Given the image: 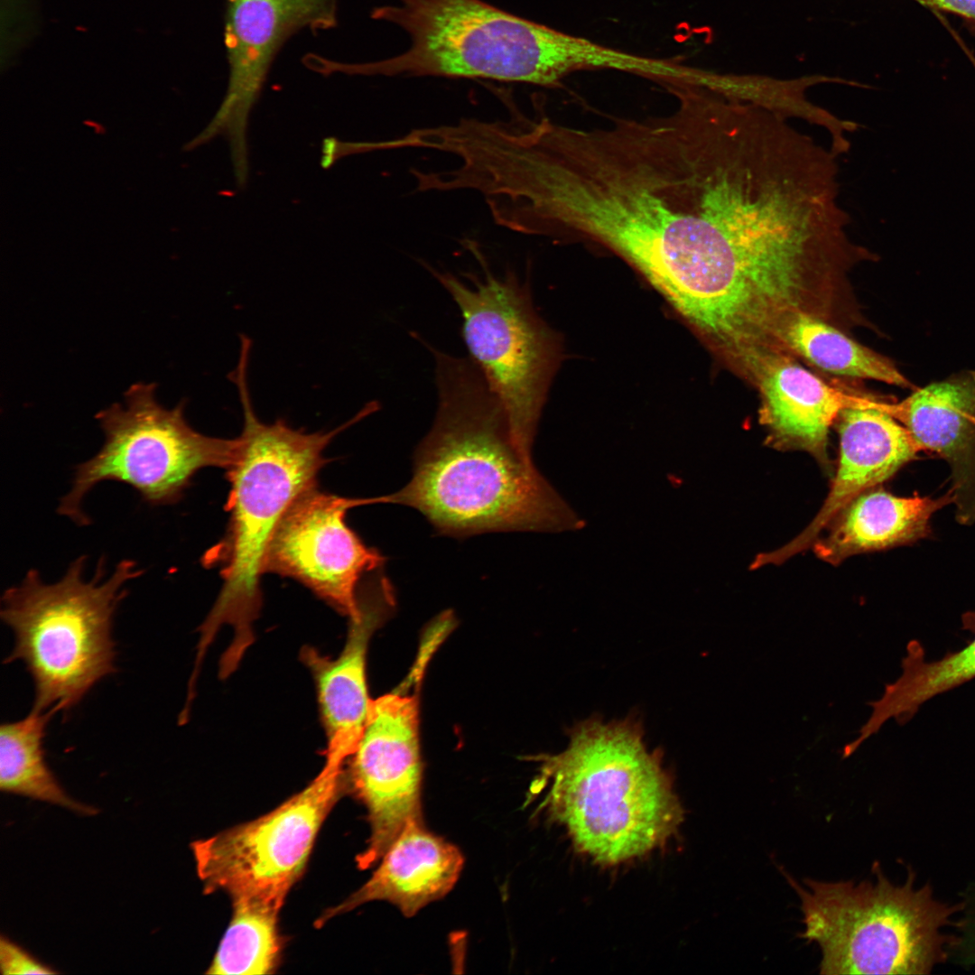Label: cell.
Wrapping results in <instances>:
<instances>
[{
	"mask_svg": "<svg viewBox=\"0 0 975 975\" xmlns=\"http://www.w3.org/2000/svg\"><path fill=\"white\" fill-rule=\"evenodd\" d=\"M877 881H804L785 874L801 899V937L817 943L820 973L924 974L943 961V933L959 910L937 900L928 886L889 881L878 866Z\"/></svg>",
	"mask_w": 975,
	"mask_h": 975,
	"instance_id": "52a82bcc",
	"label": "cell"
},
{
	"mask_svg": "<svg viewBox=\"0 0 975 975\" xmlns=\"http://www.w3.org/2000/svg\"><path fill=\"white\" fill-rule=\"evenodd\" d=\"M416 696L370 700L366 725L350 758L348 783L367 812L370 834L358 867L377 864L408 825L423 822Z\"/></svg>",
	"mask_w": 975,
	"mask_h": 975,
	"instance_id": "8fae6325",
	"label": "cell"
},
{
	"mask_svg": "<svg viewBox=\"0 0 975 975\" xmlns=\"http://www.w3.org/2000/svg\"><path fill=\"white\" fill-rule=\"evenodd\" d=\"M568 747L543 755L539 789L548 816L562 825L577 850L615 865L664 845L682 821V808L663 752L649 751L634 716L576 724Z\"/></svg>",
	"mask_w": 975,
	"mask_h": 975,
	"instance_id": "3957f363",
	"label": "cell"
},
{
	"mask_svg": "<svg viewBox=\"0 0 975 975\" xmlns=\"http://www.w3.org/2000/svg\"><path fill=\"white\" fill-rule=\"evenodd\" d=\"M754 384L768 442L778 449L806 450L823 464L831 425L843 409L866 402L832 388L785 354L764 365Z\"/></svg>",
	"mask_w": 975,
	"mask_h": 975,
	"instance_id": "ac0fdd59",
	"label": "cell"
},
{
	"mask_svg": "<svg viewBox=\"0 0 975 975\" xmlns=\"http://www.w3.org/2000/svg\"><path fill=\"white\" fill-rule=\"evenodd\" d=\"M55 713L32 709L19 720L0 728V789L67 808L82 815L98 809L69 795L47 764L44 738Z\"/></svg>",
	"mask_w": 975,
	"mask_h": 975,
	"instance_id": "7402d4cb",
	"label": "cell"
},
{
	"mask_svg": "<svg viewBox=\"0 0 975 975\" xmlns=\"http://www.w3.org/2000/svg\"><path fill=\"white\" fill-rule=\"evenodd\" d=\"M86 559H75L53 583L31 569L3 594L0 616L14 638L5 663L24 664L33 683L34 710L66 712L116 672L113 618L127 595L124 585L144 571L125 559L104 580L102 556L87 581Z\"/></svg>",
	"mask_w": 975,
	"mask_h": 975,
	"instance_id": "8992f818",
	"label": "cell"
},
{
	"mask_svg": "<svg viewBox=\"0 0 975 975\" xmlns=\"http://www.w3.org/2000/svg\"><path fill=\"white\" fill-rule=\"evenodd\" d=\"M665 116L580 128L522 115L492 152L493 221L613 252L687 321L720 297L748 231L734 100L684 81Z\"/></svg>",
	"mask_w": 975,
	"mask_h": 975,
	"instance_id": "6da1fadb",
	"label": "cell"
},
{
	"mask_svg": "<svg viewBox=\"0 0 975 975\" xmlns=\"http://www.w3.org/2000/svg\"><path fill=\"white\" fill-rule=\"evenodd\" d=\"M154 383H136L96 415L105 441L91 459L75 469L72 487L60 499L58 514L79 526L91 519L82 501L98 483L113 480L132 487L150 506L178 502L193 476L207 467L226 470L237 452V438L204 435L184 416V404L168 409L155 398Z\"/></svg>",
	"mask_w": 975,
	"mask_h": 975,
	"instance_id": "ba28073f",
	"label": "cell"
},
{
	"mask_svg": "<svg viewBox=\"0 0 975 975\" xmlns=\"http://www.w3.org/2000/svg\"><path fill=\"white\" fill-rule=\"evenodd\" d=\"M469 248L483 271L481 276L467 274L472 286L427 267L459 306L469 358L501 403L516 446L531 457L555 362L553 339L515 274L497 277L477 246L469 242Z\"/></svg>",
	"mask_w": 975,
	"mask_h": 975,
	"instance_id": "9c48e42d",
	"label": "cell"
},
{
	"mask_svg": "<svg viewBox=\"0 0 975 975\" xmlns=\"http://www.w3.org/2000/svg\"><path fill=\"white\" fill-rule=\"evenodd\" d=\"M888 412L919 450L942 457L952 469L953 502L962 524L975 520V371L964 370L913 393Z\"/></svg>",
	"mask_w": 975,
	"mask_h": 975,
	"instance_id": "2e32d148",
	"label": "cell"
},
{
	"mask_svg": "<svg viewBox=\"0 0 975 975\" xmlns=\"http://www.w3.org/2000/svg\"><path fill=\"white\" fill-rule=\"evenodd\" d=\"M463 864L456 846L429 831L423 822L410 824L389 846L367 881L328 909L317 924L372 901L389 902L412 917L453 888Z\"/></svg>",
	"mask_w": 975,
	"mask_h": 975,
	"instance_id": "e0dca14e",
	"label": "cell"
},
{
	"mask_svg": "<svg viewBox=\"0 0 975 975\" xmlns=\"http://www.w3.org/2000/svg\"><path fill=\"white\" fill-rule=\"evenodd\" d=\"M232 909L230 923L206 973H274L282 952L279 912L248 902L232 903Z\"/></svg>",
	"mask_w": 975,
	"mask_h": 975,
	"instance_id": "603a6c76",
	"label": "cell"
},
{
	"mask_svg": "<svg viewBox=\"0 0 975 975\" xmlns=\"http://www.w3.org/2000/svg\"><path fill=\"white\" fill-rule=\"evenodd\" d=\"M952 501V491L936 499L900 497L884 490L863 492L831 522L828 534L815 540L814 552L837 564L856 553L915 542L929 533L934 512Z\"/></svg>",
	"mask_w": 975,
	"mask_h": 975,
	"instance_id": "d6986e66",
	"label": "cell"
},
{
	"mask_svg": "<svg viewBox=\"0 0 975 975\" xmlns=\"http://www.w3.org/2000/svg\"><path fill=\"white\" fill-rule=\"evenodd\" d=\"M358 619H349L346 644L336 658L305 646L301 658L316 682L326 736V762L344 765L355 752L367 717L370 699L366 683V655L375 629L394 607V590L381 573L367 580L358 593Z\"/></svg>",
	"mask_w": 975,
	"mask_h": 975,
	"instance_id": "9a60e30c",
	"label": "cell"
},
{
	"mask_svg": "<svg viewBox=\"0 0 975 975\" xmlns=\"http://www.w3.org/2000/svg\"><path fill=\"white\" fill-rule=\"evenodd\" d=\"M965 623L974 633L973 639L965 647L938 660L927 661L917 641L908 644L901 675L886 685L878 700L868 702L872 711L853 740L856 747L876 734L888 720L905 723L927 701L975 678V620L967 619Z\"/></svg>",
	"mask_w": 975,
	"mask_h": 975,
	"instance_id": "ffe728a7",
	"label": "cell"
},
{
	"mask_svg": "<svg viewBox=\"0 0 975 975\" xmlns=\"http://www.w3.org/2000/svg\"><path fill=\"white\" fill-rule=\"evenodd\" d=\"M0 969L3 975L57 973V970L41 962L23 948L3 935L0 937Z\"/></svg>",
	"mask_w": 975,
	"mask_h": 975,
	"instance_id": "cb8c5ba5",
	"label": "cell"
},
{
	"mask_svg": "<svg viewBox=\"0 0 975 975\" xmlns=\"http://www.w3.org/2000/svg\"><path fill=\"white\" fill-rule=\"evenodd\" d=\"M376 503L378 497H343L316 487L307 490L276 528L265 572L293 578L349 619H358V582L382 568L385 557L366 545L345 516L352 507Z\"/></svg>",
	"mask_w": 975,
	"mask_h": 975,
	"instance_id": "7c38bea8",
	"label": "cell"
},
{
	"mask_svg": "<svg viewBox=\"0 0 975 975\" xmlns=\"http://www.w3.org/2000/svg\"><path fill=\"white\" fill-rule=\"evenodd\" d=\"M933 9L944 11L975 22V0H915Z\"/></svg>",
	"mask_w": 975,
	"mask_h": 975,
	"instance_id": "484cf974",
	"label": "cell"
},
{
	"mask_svg": "<svg viewBox=\"0 0 975 975\" xmlns=\"http://www.w3.org/2000/svg\"><path fill=\"white\" fill-rule=\"evenodd\" d=\"M336 23L337 0H226L228 89L211 121L187 143L188 148L223 135L229 142L234 170L246 172L249 113L276 53L298 31L330 29Z\"/></svg>",
	"mask_w": 975,
	"mask_h": 975,
	"instance_id": "4fadbf2b",
	"label": "cell"
},
{
	"mask_svg": "<svg viewBox=\"0 0 975 975\" xmlns=\"http://www.w3.org/2000/svg\"><path fill=\"white\" fill-rule=\"evenodd\" d=\"M403 146L404 140L401 136L393 139L368 142H343L334 137H330L323 140L321 165L324 168H328L338 159L349 154L382 150L403 149Z\"/></svg>",
	"mask_w": 975,
	"mask_h": 975,
	"instance_id": "d4e9b609",
	"label": "cell"
},
{
	"mask_svg": "<svg viewBox=\"0 0 975 975\" xmlns=\"http://www.w3.org/2000/svg\"><path fill=\"white\" fill-rule=\"evenodd\" d=\"M248 357L241 355L231 373L243 410V429L235 459L227 469L230 489L229 522L220 543L208 551L205 565H219L222 588L199 627L197 653L204 656L219 627L235 631L223 660L237 665L253 641L252 625L261 608V578L271 540L285 513L307 490L315 488L326 463L323 451L331 440L368 415L363 408L336 429L309 433L283 420L265 423L256 416L247 384Z\"/></svg>",
	"mask_w": 975,
	"mask_h": 975,
	"instance_id": "277c9868",
	"label": "cell"
},
{
	"mask_svg": "<svg viewBox=\"0 0 975 975\" xmlns=\"http://www.w3.org/2000/svg\"><path fill=\"white\" fill-rule=\"evenodd\" d=\"M776 345L780 353L798 356L831 374L911 386L892 361L809 311L794 312L784 321Z\"/></svg>",
	"mask_w": 975,
	"mask_h": 975,
	"instance_id": "44dd1931",
	"label": "cell"
},
{
	"mask_svg": "<svg viewBox=\"0 0 975 975\" xmlns=\"http://www.w3.org/2000/svg\"><path fill=\"white\" fill-rule=\"evenodd\" d=\"M371 16L411 38L392 58L344 63L321 57L320 74L485 79L556 87L582 70H615L618 50L516 16L480 0H398Z\"/></svg>",
	"mask_w": 975,
	"mask_h": 975,
	"instance_id": "5b68a950",
	"label": "cell"
},
{
	"mask_svg": "<svg viewBox=\"0 0 975 975\" xmlns=\"http://www.w3.org/2000/svg\"><path fill=\"white\" fill-rule=\"evenodd\" d=\"M438 409L413 457L411 480L381 503L422 513L440 534L557 530L562 501L516 446L496 395L470 358L429 346Z\"/></svg>",
	"mask_w": 975,
	"mask_h": 975,
	"instance_id": "7a4b0ae2",
	"label": "cell"
},
{
	"mask_svg": "<svg viewBox=\"0 0 975 975\" xmlns=\"http://www.w3.org/2000/svg\"><path fill=\"white\" fill-rule=\"evenodd\" d=\"M347 779L343 765L325 762L302 790L269 812L190 843L205 894L280 912L302 877L321 825Z\"/></svg>",
	"mask_w": 975,
	"mask_h": 975,
	"instance_id": "30bf717a",
	"label": "cell"
},
{
	"mask_svg": "<svg viewBox=\"0 0 975 975\" xmlns=\"http://www.w3.org/2000/svg\"><path fill=\"white\" fill-rule=\"evenodd\" d=\"M840 461L829 495L812 523L792 542L757 555L751 569L782 563L812 546L819 534L853 499L893 476L920 450L888 406L866 401L839 416Z\"/></svg>",
	"mask_w": 975,
	"mask_h": 975,
	"instance_id": "5bb4252c",
	"label": "cell"
},
{
	"mask_svg": "<svg viewBox=\"0 0 975 975\" xmlns=\"http://www.w3.org/2000/svg\"><path fill=\"white\" fill-rule=\"evenodd\" d=\"M970 60L972 61V63H973V65L975 67V58L973 56H971V55H970Z\"/></svg>",
	"mask_w": 975,
	"mask_h": 975,
	"instance_id": "4316f807",
	"label": "cell"
}]
</instances>
